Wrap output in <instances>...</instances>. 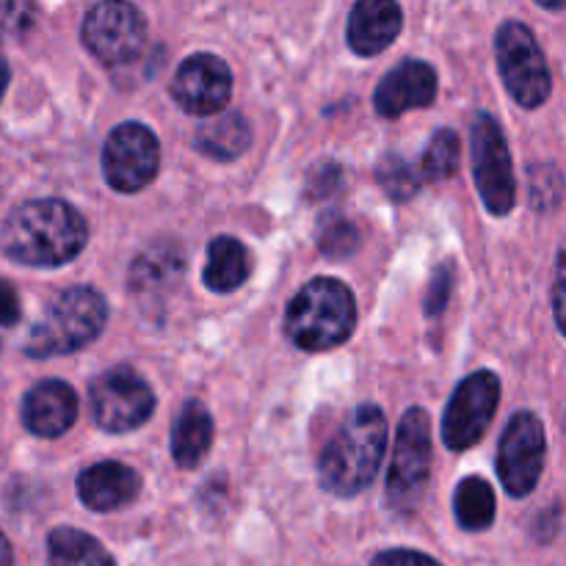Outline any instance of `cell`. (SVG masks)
Listing matches in <instances>:
<instances>
[{"label": "cell", "instance_id": "28", "mask_svg": "<svg viewBox=\"0 0 566 566\" xmlns=\"http://www.w3.org/2000/svg\"><path fill=\"white\" fill-rule=\"evenodd\" d=\"M343 186V169L337 164H324L310 171L307 177V197L310 202H324L337 188Z\"/></svg>", "mask_w": 566, "mask_h": 566}, {"label": "cell", "instance_id": "7", "mask_svg": "<svg viewBox=\"0 0 566 566\" xmlns=\"http://www.w3.org/2000/svg\"><path fill=\"white\" fill-rule=\"evenodd\" d=\"M81 39L94 59L108 66H119L142 53L144 39H147V20L133 3L105 0L86 11Z\"/></svg>", "mask_w": 566, "mask_h": 566}, {"label": "cell", "instance_id": "22", "mask_svg": "<svg viewBox=\"0 0 566 566\" xmlns=\"http://www.w3.org/2000/svg\"><path fill=\"white\" fill-rule=\"evenodd\" d=\"M48 566H116L94 536L77 528H55L48 536Z\"/></svg>", "mask_w": 566, "mask_h": 566}, {"label": "cell", "instance_id": "23", "mask_svg": "<svg viewBox=\"0 0 566 566\" xmlns=\"http://www.w3.org/2000/svg\"><path fill=\"white\" fill-rule=\"evenodd\" d=\"M457 520L464 531H484L495 520V492L479 475H468L453 495Z\"/></svg>", "mask_w": 566, "mask_h": 566}, {"label": "cell", "instance_id": "5", "mask_svg": "<svg viewBox=\"0 0 566 566\" xmlns=\"http://www.w3.org/2000/svg\"><path fill=\"white\" fill-rule=\"evenodd\" d=\"M431 473V420L420 407L409 409L398 423L396 451L387 475V506L409 514L423 501Z\"/></svg>", "mask_w": 566, "mask_h": 566}, {"label": "cell", "instance_id": "6", "mask_svg": "<svg viewBox=\"0 0 566 566\" xmlns=\"http://www.w3.org/2000/svg\"><path fill=\"white\" fill-rule=\"evenodd\" d=\"M495 55L509 94L523 108H539L551 97V70L534 31L517 20L503 22L495 36Z\"/></svg>", "mask_w": 566, "mask_h": 566}, {"label": "cell", "instance_id": "19", "mask_svg": "<svg viewBox=\"0 0 566 566\" xmlns=\"http://www.w3.org/2000/svg\"><path fill=\"white\" fill-rule=\"evenodd\" d=\"M210 446H213V418L205 403L188 401L171 429V457L180 468L191 470L208 457Z\"/></svg>", "mask_w": 566, "mask_h": 566}, {"label": "cell", "instance_id": "10", "mask_svg": "<svg viewBox=\"0 0 566 566\" xmlns=\"http://www.w3.org/2000/svg\"><path fill=\"white\" fill-rule=\"evenodd\" d=\"M160 166V144L147 125L125 122L114 127L103 147V175L119 193H136L155 180Z\"/></svg>", "mask_w": 566, "mask_h": 566}, {"label": "cell", "instance_id": "12", "mask_svg": "<svg viewBox=\"0 0 566 566\" xmlns=\"http://www.w3.org/2000/svg\"><path fill=\"white\" fill-rule=\"evenodd\" d=\"M545 426L534 412H517L509 420L497 448V475L509 495L525 497L539 484L545 470Z\"/></svg>", "mask_w": 566, "mask_h": 566}, {"label": "cell", "instance_id": "17", "mask_svg": "<svg viewBox=\"0 0 566 566\" xmlns=\"http://www.w3.org/2000/svg\"><path fill=\"white\" fill-rule=\"evenodd\" d=\"M401 6L392 0H359L348 17V48L357 55H379L401 33Z\"/></svg>", "mask_w": 566, "mask_h": 566}, {"label": "cell", "instance_id": "29", "mask_svg": "<svg viewBox=\"0 0 566 566\" xmlns=\"http://www.w3.org/2000/svg\"><path fill=\"white\" fill-rule=\"evenodd\" d=\"M451 287H453V269L451 265H440L431 276V285H429V296H426V313L429 315H440L446 310L448 296H451Z\"/></svg>", "mask_w": 566, "mask_h": 566}, {"label": "cell", "instance_id": "32", "mask_svg": "<svg viewBox=\"0 0 566 566\" xmlns=\"http://www.w3.org/2000/svg\"><path fill=\"white\" fill-rule=\"evenodd\" d=\"M17 321H20V296L11 282L0 280V329H9Z\"/></svg>", "mask_w": 566, "mask_h": 566}, {"label": "cell", "instance_id": "13", "mask_svg": "<svg viewBox=\"0 0 566 566\" xmlns=\"http://www.w3.org/2000/svg\"><path fill=\"white\" fill-rule=\"evenodd\" d=\"M171 97L186 114L219 116L232 97V72L219 55L197 53L177 66Z\"/></svg>", "mask_w": 566, "mask_h": 566}, {"label": "cell", "instance_id": "26", "mask_svg": "<svg viewBox=\"0 0 566 566\" xmlns=\"http://www.w3.org/2000/svg\"><path fill=\"white\" fill-rule=\"evenodd\" d=\"M359 247V230L354 221L343 219V216H326L318 224V249L326 258H348L357 252Z\"/></svg>", "mask_w": 566, "mask_h": 566}, {"label": "cell", "instance_id": "33", "mask_svg": "<svg viewBox=\"0 0 566 566\" xmlns=\"http://www.w3.org/2000/svg\"><path fill=\"white\" fill-rule=\"evenodd\" d=\"M0 566H14V553H11L9 539L0 534Z\"/></svg>", "mask_w": 566, "mask_h": 566}, {"label": "cell", "instance_id": "34", "mask_svg": "<svg viewBox=\"0 0 566 566\" xmlns=\"http://www.w3.org/2000/svg\"><path fill=\"white\" fill-rule=\"evenodd\" d=\"M9 81H11L9 64H6V61L0 59V99H3V94H6V86H9Z\"/></svg>", "mask_w": 566, "mask_h": 566}, {"label": "cell", "instance_id": "18", "mask_svg": "<svg viewBox=\"0 0 566 566\" xmlns=\"http://www.w3.org/2000/svg\"><path fill=\"white\" fill-rule=\"evenodd\" d=\"M182 271H186L182 249L171 241H155L133 260L127 282H130V291L136 296L155 298L171 291L182 280Z\"/></svg>", "mask_w": 566, "mask_h": 566}, {"label": "cell", "instance_id": "14", "mask_svg": "<svg viewBox=\"0 0 566 566\" xmlns=\"http://www.w3.org/2000/svg\"><path fill=\"white\" fill-rule=\"evenodd\" d=\"M437 97V72L426 61H403L381 77L374 105L385 119H398L412 108H426Z\"/></svg>", "mask_w": 566, "mask_h": 566}, {"label": "cell", "instance_id": "15", "mask_svg": "<svg viewBox=\"0 0 566 566\" xmlns=\"http://www.w3.org/2000/svg\"><path fill=\"white\" fill-rule=\"evenodd\" d=\"M77 418V396L66 381L44 379L33 385L22 398V423L31 434L53 437L66 434Z\"/></svg>", "mask_w": 566, "mask_h": 566}, {"label": "cell", "instance_id": "31", "mask_svg": "<svg viewBox=\"0 0 566 566\" xmlns=\"http://www.w3.org/2000/svg\"><path fill=\"white\" fill-rule=\"evenodd\" d=\"M553 310H556V324L566 335V249L558 254L556 285H553Z\"/></svg>", "mask_w": 566, "mask_h": 566}, {"label": "cell", "instance_id": "2", "mask_svg": "<svg viewBox=\"0 0 566 566\" xmlns=\"http://www.w3.org/2000/svg\"><path fill=\"white\" fill-rule=\"evenodd\" d=\"M387 451V418L374 403L348 415L321 453V486L337 497H354L370 486Z\"/></svg>", "mask_w": 566, "mask_h": 566}, {"label": "cell", "instance_id": "1", "mask_svg": "<svg viewBox=\"0 0 566 566\" xmlns=\"http://www.w3.org/2000/svg\"><path fill=\"white\" fill-rule=\"evenodd\" d=\"M88 224L64 199H31L11 210L0 230V249L14 263L55 269L83 252Z\"/></svg>", "mask_w": 566, "mask_h": 566}, {"label": "cell", "instance_id": "24", "mask_svg": "<svg viewBox=\"0 0 566 566\" xmlns=\"http://www.w3.org/2000/svg\"><path fill=\"white\" fill-rule=\"evenodd\" d=\"M459 136L453 130H437L434 138L429 142L423 155V164H420V175L426 180H448V177L457 175L459 169Z\"/></svg>", "mask_w": 566, "mask_h": 566}, {"label": "cell", "instance_id": "21", "mask_svg": "<svg viewBox=\"0 0 566 566\" xmlns=\"http://www.w3.org/2000/svg\"><path fill=\"white\" fill-rule=\"evenodd\" d=\"M197 147L213 160H235L252 147V125L238 111H224L199 127Z\"/></svg>", "mask_w": 566, "mask_h": 566}, {"label": "cell", "instance_id": "16", "mask_svg": "<svg viewBox=\"0 0 566 566\" xmlns=\"http://www.w3.org/2000/svg\"><path fill=\"white\" fill-rule=\"evenodd\" d=\"M142 492V475L119 462H99L77 475V497L92 512H116Z\"/></svg>", "mask_w": 566, "mask_h": 566}, {"label": "cell", "instance_id": "3", "mask_svg": "<svg viewBox=\"0 0 566 566\" xmlns=\"http://www.w3.org/2000/svg\"><path fill=\"white\" fill-rule=\"evenodd\" d=\"M357 326V302L346 282L318 276L291 298L285 332L304 352H329L346 343Z\"/></svg>", "mask_w": 566, "mask_h": 566}, {"label": "cell", "instance_id": "4", "mask_svg": "<svg viewBox=\"0 0 566 566\" xmlns=\"http://www.w3.org/2000/svg\"><path fill=\"white\" fill-rule=\"evenodd\" d=\"M108 321V304L94 287H70L59 293L44 310L42 321L25 340V354L33 359L64 357L97 340Z\"/></svg>", "mask_w": 566, "mask_h": 566}, {"label": "cell", "instance_id": "9", "mask_svg": "<svg viewBox=\"0 0 566 566\" xmlns=\"http://www.w3.org/2000/svg\"><path fill=\"white\" fill-rule=\"evenodd\" d=\"M155 396L147 381L130 368H111L92 381V415L111 434H127L149 420Z\"/></svg>", "mask_w": 566, "mask_h": 566}, {"label": "cell", "instance_id": "8", "mask_svg": "<svg viewBox=\"0 0 566 566\" xmlns=\"http://www.w3.org/2000/svg\"><path fill=\"white\" fill-rule=\"evenodd\" d=\"M473 177L479 186L481 202L492 216L512 213L517 186H514V166L509 155L506 136L495 116L479 114L473 122Z\"/></svg>", "mask_w": 566, "mask_h": 566}, {"label": "cell", "instance_id": "11", "mask_svg": "<svg viewBox=\"0 0 566 566\" xmlns=\"http://www.w3.org/2000/svg\"><path fill=\"white\" fill-rule=\"evenodd\" d=\"M501 403V379L492 370L468 376L453 390L442 418V440L451 451H468L490 429L495 409Z\"/></svg>", "mask_w": 566, "mask_h": 566}, {"label": "cell", "instance_id": "30", "mask_svg": "<svg viewBox=\"0 0 566 566\" xmlns=\"http://www.w3.org/2000/svg\"><path fill=\"white\" fill-rule=\"evenodd\" d=\"M370 566H442L434 558H429L426 553L418 551H387L379 553Z\"/></svg>", "mask_w": 566, "mask_h": 566}, {"label": "cell", "instance_id": "27", "mask_svg": "<svg viewBox=\"0 0 566 566\" xmlns=\"http://www.w3.org/2000/svg\"><path fill=\"white\" fill-rule=\"evenodd\" d=\"M36 20V6L22 0H0V39H20Z\"/></svg>", "mask_w": 566, "mask_h": 566}, {"label": "cell", "instance_id": "25", "mask_svg": "<svg viewBox=\"0 0 566 566\" xmlns=\"http://www.w3.org/2000/svg\"><path fill=\"white\" fill-rule=\"evenodd\" d=\"M376 180L385 188L387 197L396 199V202H409L420 188L418 171H415L412 164L403 160L401 155H385V158L376 164Z\"/></svg>", "mask_w": 566, "mask_h": 566}, {"label": "cell", "instance_id": "20", "mask_svg": "<svg viewBox=\"0 0 566 566\" xmlns=\"http://www.w3.org/2000/svg\"><path fill=\"white\" fill-rule=\"evenodd\" d=\"M252 274V254L238 238H213L208 247L205 285L216 293H230L241 287Z\"/></svg>", "mask_w": 566, "mask_h": 566}]
</instances>
